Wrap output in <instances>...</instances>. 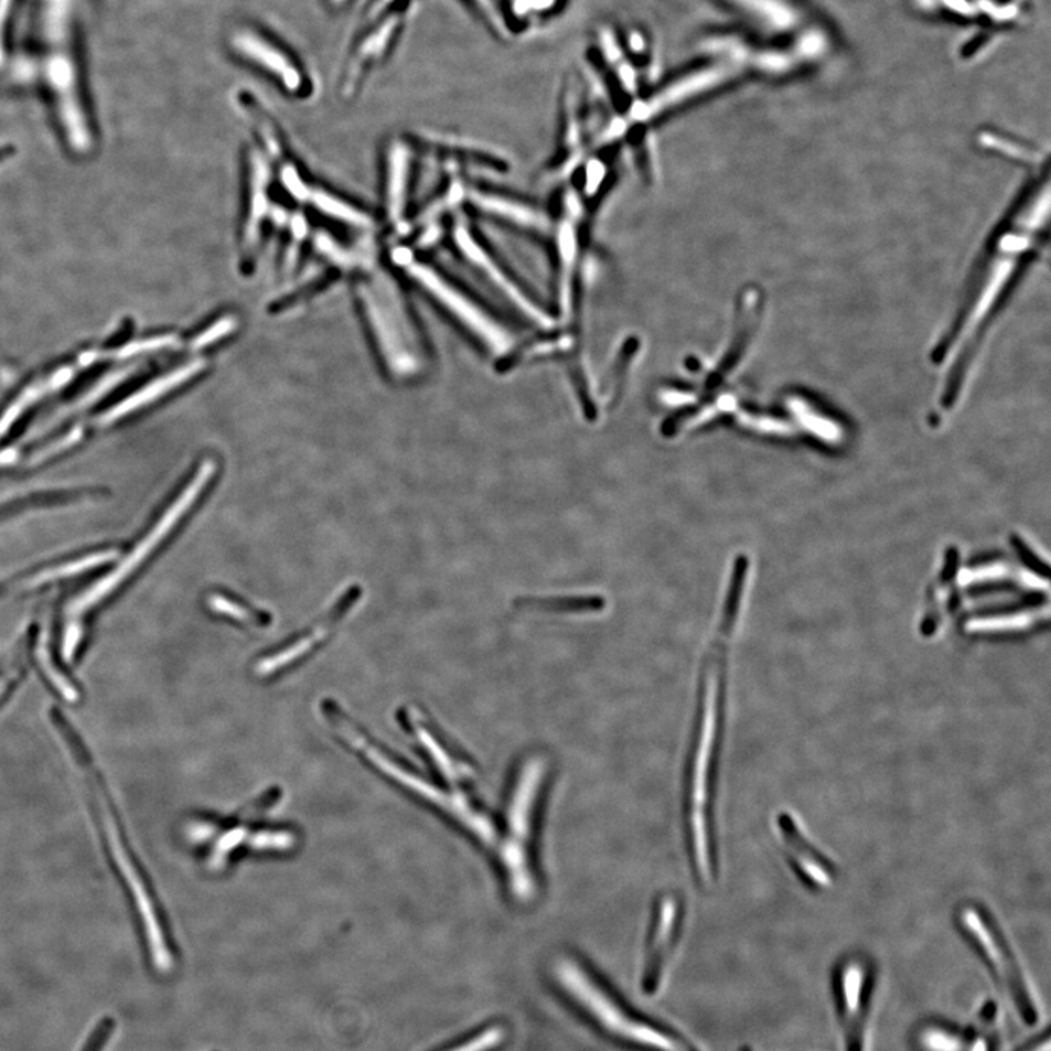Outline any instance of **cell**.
<instances>
[{
  "label": "cell",
  "instance_id": "1",
  "mask_svg": "<svg viewBox=\"0 0 1051 1051\" xmlns=\"http://www.w3.org/2000/svg\"><path fill=\"white\" fill-rule=\"evenodd\" d=\"M1028 164L1030 178L974 265L955 318L933 351V364L940 367L950 365V377L942 396L945 408L954 405L986 333L1048 237V157L1041 158L1039 151H1032Z\"/></svg>",
  "mask_w": 1051,
  "mask_h": 1051
},
{
  "label": "cell",
  "instance_id": "2",
  "mask_svg": "<svg viewBox=\"0 0 1051 1051\" xmlns=\"http://www.w3.org/2000/svg\"><path fill=\"white\" fill-rule=\"evenodd\" d=\"M51 723L57 738L61 739L63 748L67 755L74 762L76 773L83 782L85 797H87L88 809L92 812L94 823H96L98 836L101 837L107 855L110 857L116 873L119 875L121 886H124L128 899L132 902L133 910L137 911L143 936L150 948L153 964L158 968H169L171 961L170 945L167 941L164 923H162L160 905H158L155 892L148 881L147 873L143 872L139 864L137 852L126 833L124 821L119 815V809L115 806L110 787L104 782L100 766L96 758L93 760L87 743L81 739L74 725L63 716L61 710L53 708L51 711Z\"/></svg>",
  "mask_w": 1051,
  "mask_h": 1051
},
{
  "label": "cell",
  "instance_id": "3",
  "mask_svg": "<svg viewBox=\"0 0 1051 1051\" xmlns=\"http://www.w3.org/2000/svg\"><path fill=\"white\" fill-rule=\"evenodd\" d=\"M555 978L568 999L604 1036L642 1051H700L671 1028L635 1012L588 964L572 955L555 961Z\"/></svg>",
  "mask_w": 1051,
  "mask_h": 1051
},
{
  "label": "cell",
  "instance_id": "4",
  "mask_svg": "<svg viewBox=\"0 0 1051 1051\" xmlns=\"http://www.w3.org/2000/svg\"><path fill=\"white\" fill-rule=\"evenodd\" d=\"M40 53L44 81L51 89L63 126L75 146L88 141L87 119L81 103L79 75L72 33V0H43L40 8Z\"/></svg>",
  "mask_w": 1051,
  "mask_h": 1051
},
{
  "label": "cell",
  "instance_id": "5",
  "mask_svg": "<svg viewBox=\"0 0 1051 1051\" xmlns=\"http://www.w3.org/2000/svg\"><path fill=\"white\" fill-rule=\"evenodd\" d=\"M547 775V761L540 755L523 762L513 786L507 809V829L500 846V861L512 894L517 900L530 899L535 892L530 845L534 837L536 802Z\"/></svg>",
  "mask_w": 1051,
  "mask_h": 1051
},
{
  "label": "cell",
  "instance_id": "6",
  "mask_svg": "<svg viewBox=\"0 0 1051 1051\" xmlns=\"http://www.w3.org/2000/svg\"><path fill=\"white\" fill-rule=\"evenodd\" d=\"M958 924L990 969L991 977L1010 1010L1023 1026L1036 1027L1039 1023V1009L1021 964L998 923L983 907L964 904L959 909Z\"/></svg>",
  "mask_w": 1051,
  "mask_h": 1051
},
{
  "label": "cell",
  "instance_id": "7",
  "mask_svg": "<svg viewBox=\"0 0 1051 1051\" xmlns=\"http://www.w3.org/2000/svg\"><path fill=\"white\" fill-rule=\"evenodd\" d=\"M374 336L392 372L408 376L418 367L417 341L405 307L389 279H368L360 288Z\"/></svg>",
  "mask_w": 1051,
  "mask_h": 1051
},
{
  "label": "cell",
  "instance_id": "8",
  "mask_svg": "<svg viewBox=\"0 0 1051 1051\" xmlns=\"http://www.w3.org/2000/svg\"><path fill=\"white\" fill-rule=\"evenodd\" d=\"M214 462L207 460V462L203 463L200 471L193 476L191 484H189L186 489L183 490V493L179 495V498L170 505L164 516L157 522V525L153 526L150 534L141 540V544L135 548V551L117 568L115 575L106 577L96 588L89 590V592L76 603L75 611H89V609L98 607V604L110 599L112 594L119 592L126 581L147 561V558L150 557L153 551H157V548L164 543L167 536L173 532L178 523L182 521L184 514L193 507L195 501L200 498L203 490H205L207 482L214 476Z\"/></svg>",
  "mask_w": 1051,
  "mask_h": 1051
},
{
  "label": "cell",
  "instance_id": "9",
  "mask_svg": "<svg viewBox=\"0 0 1051 1051\" xmlns=\"http://www.w3.org/2000/svg\"><path fill=\"white\" fill-rule=\"evenodd\" d=\"M408 270L415 281L426 288L486 348L503 354L504 350L513 345V333L505 329L504 324H501L484 307L478 305V302L473 301L471 297L463 294L462 291L441 278L436 270L422 264L409 265Z\"/></svg>",
  "mask_w": 1051,
  "mask_h": 1051
},
{
  "label": "cell",
  "instance_id": "10",
  "mask_svg": "<svg viewBox=\"0 0 1051 1051\" xmlns=\"http://www.w3.org/2000/svg\"><path fill=\"white\" fill-rule=\"evenodd\" d=\"M873 969L864 955H850L838 964L834 976L838 1022H840L841 1043L845 1051H865L866 1018L870 991L873 985Z\"/></svg>",
  "mask_w": 1051,
  "mask_h": 1051
},
{
  "label": "cell",
  "instance_id": "11",
  "mask_svg": "<svg viewBox=\"0 0 1051 1051\" xmlns=\"http://www.w3.org/2000/svg\"><path fill=\"white\" fill-rule=\"evenodd\" d=\"M229 46L238 56L261 67L290 93H301L305 76L294 57L277 42L253 26H240L229 35Z\"/></svg>",
  "mask_w": 1051,
  "mask_h": 1051
},
{
  "label": "cell",
  "instance_id": "12",
  "mask_svg": "<svg viewBox=\"0 0 1051 1051\" xmlns=\"http://www.w3.org/2000/svg\"><path fill=\"white\" fill-rule=\"evenodd\" d=\"M454 240L458 243L460 251L466 256V259L471 260L495 286L501 288L510 300L516 302L518 310L527 314V318H529L532 322L540 324V326L551 328L553 319L548 311L539 304V301L536 300L529 291L525 290V288L517 282L516 277H513L508 268H505L504 265L501 266L498 261L494 259V256H490L489 251H486L482 245H478V242L473 238L469 229L464 227L455 229Z\"/></svg>",
  "mask_w": 1051,
  "mask_h": 1051
},
{
  "label": "cell",
  "instance_id": "13",
  "mask_svg": "<svg viewBox=\"0 0 1051 1051\" xmlns=\"http://www.w3.org/2000/svg\"><path fill=\"white\" fill-rule=\"evenodd\" d=\"M777 833L784 851L803 881L814 890H828L836 882V869L827 857L812 845L796 816L783 812L777 816Z\"/></svg>",
  "mask_w": 1051,
  "mask_h": 1051
},
{
  "label": "cell",
  "instance_id": "14",
  "mask_svg": "<svg viewBox=\"0 0 1051 1051\" xmlns=\"http://www.w3.org/2000/svg\"><path fill=\"white\" fill-rule=\"evenodd\" d=\"M679 902L674 897L662 900L644 959L642 985L647 995L656 994L665 980L679 929Z\"/></svg>",
  "mask_w": 1051,
  "mask_h": 1051
},
{
  "label": "cell",
  "instance_id": "15",
  "mask_svg": "<svg viewBox=\"0 0 1051 1051\" xmlns=\"http://www.w3.org/2000/svg\"><path fill=\"white\" fill-rule=\"evenodd\" d=\"M405 4L395 12H389L386 21L378 24L376 29L369 31V34L360 40L358 46L352 52L348 66H346L344 88L346 93L360 84V81L367 74L369 67L380 62L386 53L389 52L392 44L398 37L400 26L405 21Z\"/></svg>",
  "mask_w": 1051,
  "mask_h": 1051
},
{
  "label": "cell",
  "instance_id": "16",
  "mask_svg": "<svg viewBox=\"0 0 1051 1051\" xmlns=\"http://www.w3.org/2000/svg\"><path fill=\"white\" fill-rule=\"evenodd\" d=\"M471 200L476 207L497 216L504 223L516 225L517 228L535 234L548 232L549 221L527 202L491 192H473Z\"/></svg>",
  "mask_w": 1051,
  "mask_h": 1051
},
{
  "label": "cell",
  "instance_id": "17",
  "mask_svg": "<svg viewBox=\"0 0 1051 1051\" xmlns=\"http://www.w3.org/2000/svg\"><path fill=\"white\" fill-rule=\"evenodd\" d=\"M203 368L202 361H193L192 364L184 365V367L175 369V372L167 374V376L157 378L155 382L151 383L146 387H142L141 390L137 392L133 396H130L129 400L121 401L119 406H116L115 409L104 415L101 418L103 423L116 422L117 419L126 417L128 414L135 412L142 406L150 405L152 401L160 399L161 396L170 394L171 390H174L175 387L183 385L191 380V378L197 376V373H201Z\"/></svg>",
  "mask_w": 1051,
  "mask_h": 1051
},
{
  "label": "cell",
  "instance_id": "18",
  "mask_svg": "<svg viewBox=\"0 0 1051 1051\" xmlns=\"http://www.w3.org/2000/svg\"><path fill=\"white\" fill-rule=\"evenodd\" d=\"M268 180V169H266L265 161L260 157L253 155L250 211L249 216H247L245 243H243L246 253L255 249L257 242H259L260 227L264 224L266 211H268V200H266Z\"/></svg>",
  "mask_w": 1051,
  "mask_h": 1051
},
{
  "label": "cell",
  "instance_id": "19",
  "mask_svg": "<svg viewBox=\"0 0 1051 1051\" xmlns=\"http://www.w3.org/2000/svg\"><path fill=\"white\" fill-rule=\"evenodd\" d=\"M33 651L30 635H25L11 651L0 658V710L9 701L29 672L30 654Z\"/></svg>",
  "mask_w": 1051,
  "mask_h": 1051
},
{
  "label": "cell",
  "instance_id": "20",
  "mask_svg": "<svg viewBox=\"0 0 1051 1051\" xmlns=\"http://www.w3.org/2000/svg\"><path fill=\"white\" fill-rule=\"evenodd\" d=\"M387 210L394 219H399L405 210L406 187H408L409 152L401 143L390 148L389 169H387Z\"/></svg>",
  "mask_w": 1051,
  "mask_h": 1051
},
{
  "label": "cell",
  "instance_id": "21",
  "mask_svg": "<svg viewBox=\"0 0 1051 1051\" xmlns=\"http://www.w3.org/2000/svg\"><path fill=\"white\" fill-rule=\"evenodd\" d=\"M915 1043L922 1051H965L968 1044V1032L963 1034L941 1023H929L920 1028L915 1036Z\"/></svg>",
  "mask_w": 1051,
  "mask_h": 1051
},
{
  "label": "cell",
  "instance_id": "22",
  "mask_svg": "<svg viewBox=\"0 0 1051 1051\" xmlns=\"http://www.w3.org/2000/svg\"><path fill=\"white\" fill-rule=\"evenodd\" d=\"M998 1006L985 1004L977 1015L976 1022L968 1031V1044L965 1051H996L998 1045Z\"/></svg>",
  "mask_w": 1051,
  "mask_h": 1051
},
{
  "label": "cell",
  "instance_id": "23",
  "mask_svg": "<svg viewBox=\"0 0 1051 1051\" xmlns=\"http://www.w3.org/2000/svg\"><path fill=\"white\" fill-rule=\"evenodd\" d=\"M305 197L307 201L313 203L323 214L342 221L344 224L352 225V227L365 228L372 225V221H369L367 215L361 214L360 211L350 206L348 203L336 200V197L329 195V193L322 191L307 192Z\"/></svg>",
  "mask_w": 1051,
  "mask_h": 1051
},
{
  "label": "cell",
  "instance_id": "24",
  "mask_svg": "<svg viewBox=\"0 0 1051 1051\" xmlns=\"http://www.w3.org/2000/svg\"><path fill=\"white\" fill-rule=\"evenodd\" d=\"M79 497H83V494L75 493V491H71V493H66V491H58V493H52L51 491V493H40L35 495H29V497L13 501V503L11 501V504L0 505V516H2L3 513H7L9 512V510H12V508H15L17 512H21V510H24V508L39 507V505L69 503L71 500H78Z\"/></svg>",
  "mask_w": 1051,
  "mask_h": 1051
},
{
  "label": "cell",
  "instance_id": "25",
  "mask_svg": "<svg viewBox=\"0 0 1051 1051\" xmlns=\"http://www.w3.org/2000/svg\"><path fill=\"white\" fill-rule=\"evenodd\" d=\"M236 326V322L232 318H225L218 320V322L212 324L210 329H206L205 332H202L200 336L195 340L196 348H202V346H207L214 344L218 341L219 337L227 336L229 332L233 331Z\"/></svg>",
  "mask_w": 1051,
  "mask_h": 1051
},
{
  "label": "cell",
  "instance_id": "26",
  "mask_svg": "<svg viewBox=\"0 0 1051 1051\" xmlns=\"http://www.w3.org/2000/svg\"><path fill=\"white\" fill-rule=\"evenodd\" d=\"M319 249L322 250L324 255L329 257V259L336 261V264H340V265L351 264L352 259L350 255H346L344 250L340 249V247H337L335 243L331 240V238L319 237Z\"/></svg>",
  "mask_w": 1051,
  "mask_h": 1051
},
{
  "label": "cell",
  "instance_id": "27",
  "mask_svg": "<svg viewBox=\"0 0 1051 1051\" xmlns=\"http://www.w3.org/2000/svg\"><path fill=\"white\" fill-rule=\"evenodd\" d=\"M1018 1051H1050L1049 1032H1045V1034L1041 1036L1040 1039L1032 1041V1043L1027 1044L1026 1048Z\"/></svg>",
  "mask_w": 1051,
  "mask_h": 1051
},
{
  "label": "cell",
  "instance_id": "28",
  "mask_svg": "<svg viewBox=\"0 0 1051 1051\" xmlns=\"http://www.w3.org/2000/svg\"><path fill=\"white\" fill-rule=\"evenodd\" d=\"M345 2H348V0H329V3L333 4V7H341V4Z\"/></svg>",
  "mask_w": 1051,
  "mask_h": 1051
},
{
  "label": "cell",
  "instance_id": "29",
  "mask_svg": "<svg viewBox=\"0 0 1051 1051\" xmlns=\"http://www.w3.org/2000/svg\"><path fill=\"white\" fill-rule=\"evenodd\" d=\"M742 1051H750V1050H742Z\"/></svg>",
  "mask_w": 1051,
  "mask_h": 1051
}]
</instances>
